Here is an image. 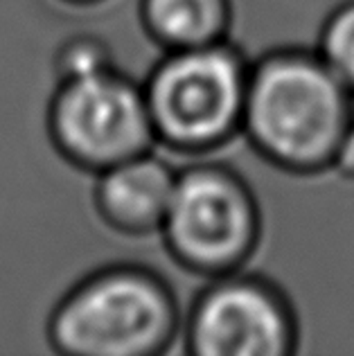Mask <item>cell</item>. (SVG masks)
Masks as SVG:
<instances>
[{
	"label": "cell",
	"instance_id": "obj_1",
	"mask_svg": "<svg viewBox=\"0 0 354 356\" xmlns=\"http://www.w3.org/2000/svg\"><path fill=\"white\" fill-rule=\"evenodd\" d=\"M354 120V92L316 50L275 48L250 61L241 134L266 165L293 176L332 170Z\"/></svg>",
	"mask_w": 354,
	"mask_h": 356
},
{
	"label": "cell",
	"instance_id": "obj_2",
	"mask_svg": "<svg viewBox=\"0 0 354 356\" xmlns=\"http://www.w3.org/2000/svg\"><path fill=\"white\" fill-rule=\"evenodd\" d=\"M183 316L174 286L156 268L108 264L59 300L48 339L70 356H158L181 339Z\"/></svg>",
	"mask_w": 354,
	"mask_h": 356
},
{
	"label": "cell",
	"instance_id": "obj_3",
	"mask_svg": "<svg viewBox=\"0 0 354 356\" xmlns=\"http://www.w3.org/2000/svg\"><path fill=\"white\" fill-rule=\"evenodd\" d=\"M250 59L230 39L163 52L143 81L156 145L203 158L241 134Z\"/></svg>",
	"mask_w": 354,
	"mask_h": 356
},
{
	"label": "cell",
	"instance_id": "obj_4",
	"mask_svg": "<svg viewBox=\"0 0 354 356\" xmlns=\"http://www.w3.org/2000/svg\"><path fill=\"white\" fill-rule=\"evenodd\" d=\"M262 230V208L246 178L230 165L199 161L176 174L158 235L181 268L212 280L244 268Z\"/></svg>",
	"mask_w": 354,
	"mask_h": 356
},
{
	"label": "cell",
	"instance_id": "obj_5",
	"mask_svg": "<svg viewBox=\"0 0 354 356\" xmlns=\"http://www.w3.org/2000/svg\"><path fill=\"white\" fill-rule=\"evenodd\" d=\"M48 129L59 154L90 174L156 147L143 81L118 68L59 81Z\"/></svg>",
	"mask_w": 354,
	"mask_h": 356
},
{
	"label": "cell",
	"instance_id": "obj_6",
	"mask_svg": "<svg viewBox=\"0 0 354 356\" xmlns=\"http://www.w3.org/2000/svg\"><path fill=\"white\" fill-rule=\"evenodd\" d=\"M192 356H293L300 323L284 289L244 268L208 280L183 316Z\"/></svg>",
	"mask_w": 354,
	"mask_h": 356
},
{
	"label": "cell",
	"instance_id": "obj_7",
	"mask_svg": "<svg viewBox=\"0 0 354 356\" xmlns=\"http://www.w3.org/2000/svg\"><path fill=\"white\" fill-rule=\"evenodd\" d=\"M179 170L145 152L95 174V210L111 230L127 237H152L163 228Z\"/></svg>",
	"mask_w": 354,
	"mask_h": 356
},
{
	"label": "cell",
	"instance_id": "obj_8",
	"mask_svg": "<svg viewBox=\"0 0 354 356\" xmlns=\"http://www.w3.org/2000/svg\"><path fill=\"white\" fill-rule=\"evenodd\" d=\"M232 0H138L145 34L163 52L230 39Z\"/></svg>",
	"mask_w": 354,
	"mask_h": 356
},
{
	"label": "cell",
	"instance_id": "obj_9",
	"mask_svg": "<svg viewBox=\"0 0 354 356\" xmlns=\"http://www.w3.org/2000/svg\"><path fill=\"white\" fill-rule=\"evenodd\" d=\"M314 50L354 92V0H346L328 14Z\"/></svg>",
	"mask_w": 354,
	"mask_h": 356
},
{
	"label": "cell",
	"instance_id": "obj_10",
	"mask_svg": "<svg viewBox=\"0 0 354 356\" xmlns=\"http://www.w3.org/2000/svg\"><path fill=\"white\" fill-rule=\"evenodd\" d=\"M118 68L113 52L97 36H74L57 54L59 81L88 77V74Z\"/></svg>",
	"mask_w": 354,
	"mask_h": 356
},
{
	"label": "cell",
	"instance_id": "obj_11",
	"mask_svg": "<svg viewBox=\"0 0 354 356\" xmlns=\"http://www.w3.org/2000/svg\"><path fill=\"white\" fill-rule=\"evenodd\" d=\"M332 170L339 172L346 181H354V120L341 138L337 154H334Z\"/></svg>",
	"mask_w": 354,
	"mask_h": 356
},
{
	"label": "cell",
	"instance_id": "obj_12",
	"mask_svg": "<svg viewBox=\"0 0 354 356\" xmlns=\"http://www.w3.org/2000/svg\"><path fill=\"white\" fill-rule=\"evenodd\" d=\"M72 5H95V3H104V0H68Z\"/></svg>",
	"mask_w": 354,
	"mask_h": 356
}]
</instances>
